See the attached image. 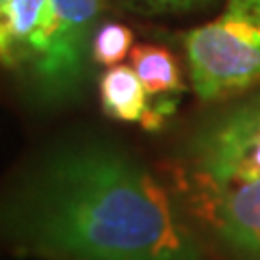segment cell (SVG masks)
Listing matches in <instances>:
<instances>
[{"label": "cell", "mask_w": 260, "mask_h": 260, "mask_svg": "<svg viewBox=\"0 0 260 260\" xmlns=\"http://www.w3.org/2000/svg\"><path fill=\"white\" fill-rule=\"evenodd\" d=\"M3 228L26 254L52 260H202L165 186L100 145L46 160L5 206Z\"/></svg>", "instance_id": "cell-1"}, {"label": "cell", "mask_w": 260, "mask_h": 260, "mask_svg": "<svg viewBox=\"0 0 260 260\" xmlns=\"http://www.w3.org/2000/svg\"><path fill=\"white\" fill-rule=\"evenodd\" d=\"M191 83L202 100H221L260 83V0H228L213 22L184 37Z\"/></svg>", "instance_id": "cell-2"}, {"label": "cell", "mask_w": 260, "mask_h": 260, "mask_svg": "<svg viewBox=\"0 0 260 260\" xmlns=\"http://www.w3.org/2000/svg\"><path fill=\"white\" fill-rule=\"evenodd\" d=\"M98 13L100 0H48L28 63L44 91L59 95L80 80L91 56Z\"/></svg>", "instance_id": "cell-3"}, {"label": "cell", "mask_w": 260, "mask_h": 260, "mask_svg": "<svg viewBox=\"0 0 260 260\" xmlns=\"http://www.w3.org/2000/svg\"><path fill=\"white\" fill-rule=\"evenodd\" d=\"M193 189L260 176V95L208 126L193 143Z\"/></svg>", "instance_id": "cell-4"}, {"label": "cell", "mask_w": 260, "mask_h": 260, "mask_svg": "<svg viewBox=\"0 0 260 260\" xmlns=\"http://www.w3.org/2000/svg\"><path fill=\"white\" fill-rule=\"evenodd\" d=\"M193 200L225 247L245 260H260V176L193 189Z\"/></svg>", "instance_id": "cell-5"}, {"label": "cell", "mask_w": 260, "mask_h": 260, "mask_svg": "<svg viewBox=\"0 0 260 260\" xmlns=\"http://www.w3.org/2000/svg\"><path fill=\"white\" fill-rule=\"evenodd\" d=\"M48 0H9L0 7V65L22 68L32 59Z\"/></svg>", "instance_id": "cell-6"}, {"label": "cell", "mask_w": 260, "mask_h": 260, "mask_svg": "<svg viewBox=\"0 0 260 260\" xmlns=\"http://www.w3.org/2000/svg\"><path fill=\"white\" fill-rule=\"evenodd\" d=\"M102 111L117 121H139L145 117L150 104L148 91L139 76L128 65H113L100 76Z\"/></svg>", "instance_id": "cell-7"}, {"label": "cell", "mask_w": 260, "mask_h": 260, "mask_svg": "<svg viewBox=\"0 0 260 260\" xmlns=\"http://www.w3.org/2000/svg\"><path fill=\"white\" fill-rule=\"evenodd\" d=\"M130 61L148 95L162 98L184 91L180 63L165 46L139 44L130 52Z\"/></svg>", "instance_id": "cell-8"}, {"label": "cell", "mask_w": 260, "mask_h": 260, "mask_svg": "<svg viewBox=\"0 0 260 260\" xmlns=\"http://www.w3.org/2000/svg\"><path fill=\"white\" fill-rule=\"evenodd\" d=\"M133 30L126 24L107 22L93 32L91 39V61L102 65V68H113L126 54L133 52Z\"/></svg>", "instance_id": "cell-9"}, {"label": "cell", "mask_w": 260, "mask_h": 260, "mask_svg": "<svg viewBox=\"0 0 260 260\" xmlns=\"http://www.w3.org/2000/svg\"><path fill=\"white\" fill-rule=\"evenodd\" d=\"M119 3L148 13H176L198 9V7L210 3V0H119Z\"/></svg>", "instance_id": "cell-10"}, {"label": "cell", "mask_w": 260, "mask_h": 260, "mask_svg": "<svg viewBox=\"0 0 260 260\" xmlns=\"http://www.w3.org/2000/svg\"><path fill=\"white\" fill-rule=\"evenodd\" d=\"M7 3H9V0H0V7H3V5H7Z\"/></svg>", "instance_id": "cell-11"}]
</instances>
